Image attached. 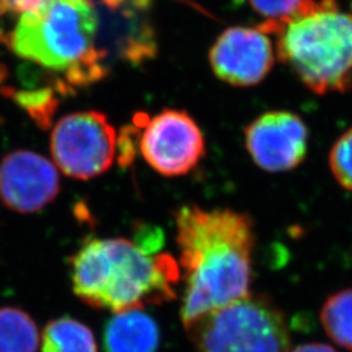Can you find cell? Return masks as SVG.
Wrapping results in <instances>:
<instances>
[{"instance_id": "obj_1", "label": "cell", "mask_w": 352, "mask_h": 352, "mask_svg": "<svg viewBox=\"0 0 352 352\" xmlns=\"http://www.w3.org/2000/svg\"><path fill=\"white\" fill-rule=\"evenodd\" d=\"M179 266L184 279L186 329L250 295L254 228L251 217L231 209L183 206L175 213Z\"/></svg>"}, {"instance_id": "obj_2", "label": "cell", "mask_w": 352, "mask_h": 352, "mask_svg": "<svg viewBox=\"0 0 352 352\" xmlns=\"http://www.w3.org/2000/svg\"><path fill=\"white\" fill-rule=\"evenodd\" d=\"M158 240L149 231L135 240H87L71 258L76 296L115 314L176 299L182 270L171 254L157 252Z\"/></svg>"}, {"instance_id": "obj_3", "label": "cell", "mask_w": 352, "mask_h": 352, "mask_svg": "<svg viewBox=\"0 0 352 352\" xmlns=\"http://www.w3.org/2000/svg\"><path fill=\"white\" fill-rule=\"evenodd\" d=\"M260 26L276 37V55L316 94L352 88V13L338 0H302L282 20Z\"/></svg>"}, {"instance_id": "obj_4", "label": "cell", "mask_w": 352, "mask_h": 352, "mask_svg": "<svg viewBox=\"0 0 352 352\" xmlns=\"http://www.w3.org/2000/svg\"><path fill=\"white\" fill-rule=\"evenodd\" d=\"M98 13L93 0H46L23 13L12 33L17 55L52 71H65L72 84L104 76L97 46Z\"/></svg>"}, {"instance_id": "obj_5", "label": "cell", "mask_w": 352, "mask_h": 352, "mask_svg": "<svg viewBox=\"0 0 352 352\" xmlns=\"http://www.w3.org/2000/svg\"><path fill=\"white\" fill-rule=\"evenodd\" d=\"M196 352H289V334L280 309L265 296L248 295L187 329Z\"/></svg>"}, {"instance_id": "obj_6", "label": "cell", "mask_w": 352, "mask_h": 352, "mask_svg": "<svg viewBox=\"0 0 352 352\" xmlns=\"http://www.w3.org/2000/svg\"><path fill=\"white\" fill-rule=\"evenodd\" d=\"M118 135L104 113L81 111L62 118L51 133V153L65 175L88 180L106 173L116 155Z\"/></svg>"}, {"instance_id": "obj_7", "label": "cell", "mask_w": 352, "mask_h": 352, "mask_svg": "<svg viewBox=\"0 0 352 352\" xmlns=\"http://www.w3.org/2000/svg\"><path fill=\"white\" fill-rule=\"evenodd\" d=\"M140 151L146 164L160 175H187L205 155V140L200 126L189 113L166 109L145 119Z\"/></svg>"}, {"instance_id": "obj_8", "label": "cell", "mask_w": 352, "mask_h": 352, "mask_svg": "<svg viewBox=\"0 0 352 352\" xmlns=\"http://www.w3.org/2000/svg\"><path fill=\"white\" fill-rule=\"evenodd\" d=\"M260 25L226 29L209 51L214 75L232 87L247 88L264 81L276 62V46Z\"/></svg>"}, {"instance_id": "obj_9", "label": "cell", "mask_w": 352, "mask_h": 352, "mask_svg": "<svg viewBox=\"0 0 352 352\" xmlns=\"http://www.w3.org/2000/svg\"><path fill=\"white\" fill-rule=\"evenodd\" d=\"M245 146L253 162L265 171H289L307 155L308 128L296 113L269 111L245 128Z\"/></svg>"}, {"instance_id": "obj_10", "label": "cell", "mask_w": 352, "mask_h": 352, "mask_svg": "<svg viewBox=\"0 0 352 352\" xmlns=\"http://www.w3.org/2000/svg\"><path fill=\"white\" fill-rule=\"evenodd\" d=\"M58 170L37 153L13 151L0 162V196L17 213H36L58 196Z\"/></svg>"}, {"instance_id": "obj_11", "label": "cell", "mask_w": 352, "mask_h": 352, "mask_svg": "<svg viewBox=\"0 0 352 352\" xmlns=\"http://www.w3.org/2000/svg\"><path fill=\"white\" fill-rule=\"evenodd\" d=\"M160 340L158 325L141 309L115 314L103 333L106 352H157Z\"/></svg>"}, {"instance_id": "obj_12", "label": "cell", "mask_w": 352, "mask_h": 352, "mask_svg": "<svg viewBox=\"0 0 352 352\" xmlns=\"http://www.w3.org/2000/svg\"><path fill=\"white\" fill-rule=\"evenodd\" d=\"M42 352H98L93 331L76 318L49 322L42 334Z\"/></svg>"}, {"instance_id": "obj_13", "label": "cell", "mask_w": 352, "mask_h": 352, "mask_svg": "<svg viewBox=\"0 0 352 352\" xmlns=\"http://www.w3.org/2000/svg\"><path fill=\"white\" fill-rule=\"evenodd\" d=\"M38 346L34 320L20 308H0V352H37Z\"/></svg>"}, {"instance_id": "obj_14", "label": "cell", "mask_w": 352, "mask_h": 352, "mask_svg": "<svg viewBox=\"0 0 352 352\" xmlns=\"http://www.w3.org/2000/svg\"><path fill=\"white\" fill-rule=\"evenodd\" d=\"M321 322L331 340L352 352V289L327 298L321 309Z\"/></svg>"}, {"instance_id": "obj_15", "label": "cell", "mask_w": 352, "mask_h": 352, "mask_svg": "<svg viewBox=\"0 0 352 352\" xmlns=\"http://www.w3.org/2000/svg\"><path fill=\"white\" fill-rule=\"evenodd\" d=\"M329 164L340 187L352 192V128L346 131L333 145Z\"/></svg>"}, {"instance_id": "obj_16", "label": "cell", "mask_w": 352, "mask_h": 352, "mask_svg": "<svg viewBox=\"0 0 352 352\" xmlns=\"http://www.w3.org/2000/svg\"><path fill=\"white\" fill-rule=\"evenodd\" d=\"M302 0H250L252 8L266 20H282L294 12Z\"/></svg>"}, {"instance_id": "obj_17", "label": "cell", "mask_w": 352, "mask_h": 352, "mask_svg": "<svg viewBox=\"0 0 352 352\" xmlns=\"http://www.w3.org/2000/svg\"><path fill=\"white\" fill-rule=\"evenodd\" d=\"M17 100L36 119L46 123V118H49L52 111L51 93L42 90L36 93H23Z\"/></svg>"}, {"instance_id": "obj_18", "label": "cell", "mask_w": 352, "mask_h": 352, "mask_svg": "<svg viewBox=\"0 0 352 352\" xmlns=\"http://www.w3.org/2000/svg\"><path fill=\"white\" fill-rule=\"evenodd\" d=\"M291 352H337L333 347L324 344V343H307L296 347Z\"/></svg>"}]
</instances>
